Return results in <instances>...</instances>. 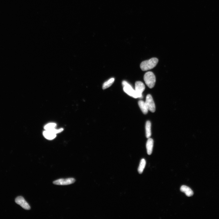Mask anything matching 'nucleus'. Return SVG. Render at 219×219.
I'll return each mask as SVG.
<instances>
[{
  "label": "nucleus",
  "mask_w": 219,
  "mask_h": 219,
  "mask_svg": "<svg viewBox=\"0 0 219 219\" xmlns=\"http://www.w3.org/2000/svg\"><path fill=\"white\" fill-rule=\"evenodd\" d=\"M158 62V59L157 58H152L148 60L142 61L140 64V68L143 71L149 70L154 68Z\"/></svg>",
  "instance_id": "1"
},
{
  "label": "nucleus",
  "mask_w": 219,
  "mask_h": 219,
  "mask_svg": "<svg viewBox=\"0 0 219 219\" xmlns=\"http://www.w3.org/2000/svg\"><path fill=\"white\" fill-rule=\"evenodd\" d=\"M144 79L147 86L150 88H152L155 85L156 78L154 74L151 71L146 73L144 76Z\"/></svg>",
  "instance_id": "2"
},
{
  "label": "nucleus",
  "mask_w": 219,
  "mask_h": 219,
  "mask_svg": "<svg viewBox=\"0 0 219 219\" xmlns=\"http://www.w3.org/2000/svg\"><path fill=\"white\" fill-rule=\"evenodd\" d=\"M124 91L129 96L134 98H138V96L135 90L133 89L131 86L125 81L122 82Z\"/></svg>",
  "instance_id": "3"
},
{
  "label": "nucleus",
  "mask_w": 219,
  "mask_h": 219,
  "mask_svg": "<svg viewBox=\"0 0 219 219\" xmlns=\"http://www.w3.org/2000/svg\"><path fill=\"white\" fill-rule=\"evenodd\" d=\"M145 103L148 110L151 112H154L155 110V106L152 97L150 94L147 95Z\"/></svg>",
  "instance_id": "4"
},
{
  "label": "nucleus",
  "mask_w": 219,
  "mask_h": 219,
  "mask_svg": "<svg viewBox=\"0 0 219 219\" xmlns=\"http://www.w3.org/2000/svg\"><path fill=\"white\" fill-rule=\"evenodd\" d=\"M75 181V179L73 178L60 179L53 181V183L57 185H68L74 183Z\"/></svg>",
  "instance_id": "5"
},
{
  "label": "nucleus",
  "mask_w": 219,
  "mask_h": 219,
  "mask_svg": "<svg viewBox=\"0 0 219 219\" xmlns=\"http://www.w3.org/2000/svg\"><path fill=\"white\" fill-rule=\"evenodd\" d=\"M145 86L143 83L141 81H137L135 83V90L138 98L142 97V93L144 91Z\"/></svg>",
  "instance_id": "6"
},
{
  "label": "nucleus",
  "mask_w": 219,
  "mask_h": 219,
  "mask_svg": "<svg viewBox=\"0 0 219 219\" xmlns=\"http://www.w3.org/2000/svg\"><path fill=\"white\" fill-rule=\"evenodd\" d=\"M15 201L16 203L20 205L23 209L26 210L30 209V206L23 197L18 196L16 198Z\"/></svg>",
  "instance_id": "7"
},
{
  "label": "nucleus",
  "mask_w": 219,
  "mask_h": 219,
  "mask_svg": "<svg viewBox=\"0 0 219 219\" xmlns=\"http://www.w3.org/2000/svg\"><path fill=\"white\" fill-rule=\"evenodd\" d=\"M54 129L50 130H45L43 132V135L44 137L46 138L49 140L54 138L56 137V134L54 131Z\"/></svg>",
  "instance_id": "8"
},
{
  "label": "nucleus",
  "mask_w": 219,
  "mask_h": 219,
  "mask_svg": "<svg viewBox=\"0 0 219 219\" xmlns=\"http://www.w3.org/2000/svg\"><path fill=\"white\" fill-rule=\"evenodd\" d=\"M180 190L182 192L184 193L187 196H192L193 194L192 190L189 187L186 186H182L181 187Z\"/></svg>",
  "instance_id": "9"
},
{
  "label": "nucleus",
  "mask_w": 219,
  "mask_h": 219,
  "mask_svg": "<svg viewBox=\"0 0 219 219\" xmlns=\"http://www.w3.org/2000/svg\"><path fill=\"white\" fill-rule=\"evenodd\" d=\"M153 146V140L151 138H149L147 141L146 144L147 153L148 155H150L151 154Z\"/></svg>",
  "instance_id": "10"
},
{
  "label": "nucleus",
  "mask_w": 219,
  "mask_h": 219,
  "mask_svg": "<svg viewBox=\"0 0 219 219\" xmlns=\"http://www.w3.org/2000/svg\"><path fill=\"white\" fill-rule=\"evenodd\" d=\"M138 105L143 113L146 114L148 111V109L145 103L142 100H140L138 102Z\"/></svg>",
  "instance_id": "11"
},
{
  "label": "nucleus",
  "mask_w": 219,
  "mask_h": 219,
  "mask_svg": "<svg viewBox=\"0 0 219 219\" xmlns=\"http://www.w3.org/2000/svg\"><path fill=\"white\" fill-rule=\"evenodd\" d=\"M151 124L149 121H147L145 124L146 136L147 138H149L151 135Z\"/></svg>",
  "instance_id": "12"
},
{
  "label": "nucleus",
  "mask_w": 219,
  "mask_h": 219,
  "mask_svg": "<svg viewBox=\"0 0 219 219\" xmlns=\"http://www.w3.org/2000/svg\"><path fill=\"white\" fill-rule=\"evenodd\" d=\"M146 163V161L144 158L141 159L138 169V171L139 173L141 174L142 173L145 166Z\"/></svg>",
  "instance_id": "13"
},
{
  "label": "nucleus",
  "mask_w": 219,
  "mask_h": 219,
  "mask_svg": "<svg viewBox=\"0 0 219 219\" xmlns=\"http://www.w3.org/2000/svg\"><path fill=\"white\" fill-rule=\"evenodd\" d=\"M114 81V78H111L108 81L105 82L103 84L102 88L103 89L109 87L113 83Z\"/></svg>",
  "instance_id": "14"
},
{
  "label": "nucleus",
  "mask_w": 219,
  "mask_h": 219,
  "mask_svg": "<svg viewBox=\"0 0 219 219\" xmlns=\"http://www.w3.org/2000/svg\"><path fill=\"white\" fill-rule=\"evenodd\" d=\"M56 126V124L55 123H49L44 126V128L45 130H50L55 129Z\"/></svg>",
  "instance_id": "15"
}]
</instances>
